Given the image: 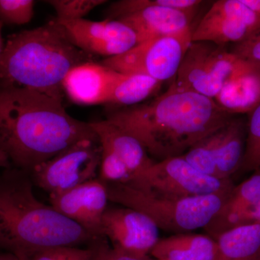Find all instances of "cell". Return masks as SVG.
I'll use <instances>...</instances> for the list:
<instances>
[{"label": "cell", "mask_w": 260, "mask_h": 260, "mask_svg": "<svg viewBox=\"0 0 260 260\" xmlns=\"http://www.w3.org/2000/svg\"><path fill=\"white\" fill-rule=\"evenodd\" d=\"M99 139L90 123L65 110L62 101L0 84V149L12 167L31 174L77 142Z\"/></svg>", "instance_id": "6da1fadb"}, {"label": "cell", "mask_w": 260, "mask_h": 260, "mask_svg": "<svg viewBox=\"0 0 260 260\" xmlns=\"http://www.w3.org/2000/svg\"><path fill=\"white\" fill-rule=\"evenodd\" d=\"M232 118L214 99L170 85L151 102L109 113L106 119L136 138L159 161L182 156Z\"/></svg>", "instance_id": "7a4b0ae2"}, {"label": "cell", "mask_w": 260, "mask_h": 260, "mask_svg": "<svg viewBox=\"0 0 260 260\" xmlns=\"http://www.w3.org/2000/svg\"><path fill=\"white\" fill-rule=\"evenodd\" d=\"M34 185L29 173L15 167L0 174V252L23 260L41 249L99 239L41 202Z\"/></svg>", "instance_id": "3957f363"}, {"label": "cell", "mask_w": 260, "mask_h": 260, "mask_svg": "<svg viewBox=\"0 0 260 260\" xmlns=\"http://www.w3.org/2000/svg\"><path fill=\"white\" fill-rule=\"evenodd\" d=\"M93 61L73 42L56 19L10 36L0 58V84L36 90L62 101L70 70Z\"/></svg>", "instance_id": "277c9868"}, {"label": "cell", "mask_w": 260, "mask_h": 260, "mask_svg": "<svg viewBox=\"0 0 260 260\" xmlns=\"http://www.w3.org/2000/svg\"><path fill=\"white\" fill-rule=\"evenodd\" d=\"M105 183L109 201L141 212L159 229L177 234L204 229L232 191L192 198H169L122 183Z\"/></svg>", "instance_id": "5b68a950"}, {"label": "cell", "mask_w": 260, "mask_h": 260, "mask_svg": "<svg viewBox=\"0 0 260 260\" xmlns=\"http://www.w3.org/2000/svg\"><path fill=\"white\" fill-rule=\"evenodd\" d=\"M256 68L222 46L191 42L171 85L215 99L228 83Z\"/></svg>", "instance_id": "8992f818"}, {"label": "cell", "mask_w": 260, "mask_h": 260, "mask_svg": "<svg viewBox=\"0 0 260 260\" xmlns=\"http://www.w3.org/2000/svg\"><path fill=\"white\" fill-rule=\"evenodd\" d=\"M126 184L145 192L169 198L223 194L235 186L231 179H219L203 174L182 156L155 161Z\"/></svg>", "instance_id": "52a82bcc"}, {"label": "cell", "mask_w": 260, "mask_h": 260, "mask_svg": "<svg viewBox=\"0 0 260 260\" xmlns=\"http://www.w3.org/2000/svg\"><path fill=\"white\" fill-rule=\"evenodd\" d=\"M102 153L99 139L80 140L36 168L32 182L49 195L70 190L98 178Z\"/></svg>", "instance_id": "ba28073f"}, {"label": "cell", "mask_w": 260, "mask_h": 260, "mask_svg": "<svg viewBox=\"0 0 260 260\" xmlns=\"http://www.w3.org/2000/svg\"><path fill=\"white\" fill-rule=\"evenodd\" d=\"M191 36L148 39L121 55L104 59L102 64L119 73L146 75L162 83L175 78L192 42Z\"/></svg>", "instance_id": "9c48e42d"}, {"label": "cell", "mask_w": 260, "mask_h": 260, "mask_svg": "<svg viewBox=\"0 0 260 260\" xmlns=\"http://www.w3.org/2000/svg\"><path fill=\"white\" fill-rule=\"evenodd\" d=\"M108 18L121 20L134 30L138 44L148 39L192 34V15L164 6V0H124L113 3Z\"/></svg>", "instance_id": "30bf717a"}, {"label": "cell", "mask_w": 260, "mask_h": 260, "mask_svg": "<svg viewBox=\"0 0 260 260\" xmlns=\"http://www.w3.org/2000/svg\"><path fill=\"white\" fill-rule=\"evenodd\" d=\"M259 30L260 17L242 0H219L192 30L191 41L225 47L242 42Z\"/></svg>", "instance_id": "8fae6325"}, {"label": "cell", "mask_w": 260, "mask_h": 260, "mask_svg": "<svg viewBox=\"0 0 260 260\" xmlns=\"http://www.w3.org/2000/svg\"><path fill=\"white\" fill-rule=\"evenodd\" d=\"M57 20L66 29L76 47L90 55L105 56L106 59L114 57L138 44L134 30L121 20L108 19L93 21L85 18L70 21Z\"/></svg>", "instance_id": "7c38bea8"}, {"label": "cell", "mask_w": 260, "mask_h": 260, "mask_svg": "<svg viewBox=\"0 0 260 260\" xmlns=\"http://www.w3.org/2000/svg\"><path fill=\"white\" fill-rule=\"evenodd\" d=\"M159 229L145 214L129 208H108L101 224V235L112 247L130 254L148 256L158 242Z\"/></svg>", "instance_id": "4fadbf2b"}, {"label": "cell", "mask_w": 260, "mask_h": 260, "mask_svg": "<svg viewBox=\"0 0 260 260\" xmlns=\"http://www.w3.org/2000/svg\"><path fill=\"white\" fill-rule=\"evenodd\" d=\"M50 205L61 215L83 228L96 238L108 208L106 183L99 177L59 194L49 195Z\"/></svg>", "instance_id": "5bb4252c"}, {"label": "cell", "mask_w": 260, "mask_h": 260, "mask_svg": "<svg viewBox=\"0 0 260 260\" xmlns=\"http://www.w3.org/2000/svg\"><path fill=\"white\" fill-rule=\"evenodd\" d=\"M260 223V169L234 186L218 213L204 228L208 236L217 239L236 228Z\"/></svg>", "instance_id": "9a60e30c"}, {"label": "cell", "mask_w": 260, "mask_h": 260, "mask_svg": "<svg viewBox=\"0 0 260 260\" xmlns=\"http://www.w3.org/2000/svg\"><path fill=\"white\" fill-rule=\"evenodd\" d=\"M246 124L232 118L225 125L197 143L206 162L219 179H229L242 166L246 140Z\"/></svg>", "instance_id": "2e32d148"}, {"label": "cell", "mask_w": 260, "mask_h": 260, "mask_svg": "<svg viewBox=\"0 0 260 260\" xmlns=\"http://www.w3.org/2000/svg\"><path fill=\"white\" fill-rule=\"evenodd\" d=\"M114 70L94 61L73 68L62 83L63 90L72 102L80 105L107 104Z\"/></svg>", "instance_id": "e0dca14e"}, {"label": "cell", "mask_w": 260, "mask_h": 260, "mask_svg": "<svg viewBox=\"0 0 260 260\" xmlns=\"http://www.w3.org/2000/svg\"><path fill=\"white\" fill-rule=\"evenodd\" d=\"M90 124L101 145L110 150L129 169L132 179L155 162L136 138L110 121L104 119Z\"/></svg>", "instance_id": "ac0fdd59"}, {"label": "cell", "mask_w": 260, "mask_h": 260, "mask_svg": "<svg viewBox=\"0 0 260 260\" xmlns=\"http://www.w3.org/2000/svg\"><path fill=\"white\" fill-rule=\"evenodd\" d=\"M216 242L209 236L177 234L159 239L150 254L155 260H214Z\"/></svg>", "instance_id": "d6986e66"}, {"label": "cell", "mask_w": 260, "mask_h": 260, "mask_svg": "<svg viewBox=\"0 0 260 260\" xmlns=\"http://www.w3.org/2000/svg\"><path fill=\"white\" fill-rule=\"evenodd\" d=\"M214 100L232 115L252 112L260 104V75L257 67L254 71L228 83Z\"/></svg>", "instance_id": "ffe728a7"}, {"label": "cell", "mask_w": 260, "mask_h": 260, "mask_svg": "<svg viewBox=\"0 0 260 260\" xmlns=\"http://www.w3.org/2000/svg\"><path fill=\"white\" fill-rule=\"evenodd\" d=\"M215 241L214 260H260V223L228 231Z\"/></svg>", "instance_id": "44dd1931"}, {"label": "cell", "mask_w": 260, "mask_h": 260, "mask_svg": "<svg viewBox=\"0 0 260 260\" xmlns=\"http://www.w3.org/2000/svg\"><path fill=\"white\" fill-rule=\"evenodd\" d=\"M160 82L146 75L114 71L107 104L136 106L155 93Z\"/></svg>", "instance_id": "7402d4cb"}, {"label": "cell", "mask_w": 260, "mask_h": 260, "mask_svg": "<svg viewBox=\"0 0 260 260\" xmlns=\"http://www.w3.org/2000/svg\"><path fill=\"white\" fill-rule=\"evenodd\" d=\"M249 114L246 124L245 152L239 169L243 172L260 169V104Z\"/></svg>", "instance_id": "603a6c76"}, {"label": "cell", "mask_w": 260, "mask_h": 260, "mask_svg": "<svg viewBox=\"0 0 260 260\" xmlns=\"http://www.w3.org/2000/svg\"><path fill=\"white\" fill-rule=\"evenodd\" d=\"M55 10L56 19L63 21L84 19L97 7L107 3L104 0H49L46 1Z\"/></svg>", "instance_id": "cb8c5ba5"}, {"label": "cell", "mask_w": 260, "mask_h": 260, "mask_svg": "<svg viewBox=\"0 0 260 260\" xmlns=\"http://www.w3.org/2000/svg\"><path fill=\"white\" fill-rule=\"evenodd\" d=\"M95 254L94 242L87 248L67 246L41 249L23 260H93Z\"/></svg>", "instance_id": "d4e9b609"}, {"label": "cell", "mask_w": 260, "mask_h": 260, "mask_svg": "<svg viewBox=\"0 0 260 260\" xmlns=\"http://www.w3.org/2000/svg\"><path fill=\"white\" fill-rule=\"evenodd\" d=\"M32 0H0V21L9 25L28 23L34 15Z\"/></svg>", "instance_id": "484cf974"}, {"label": "cell", "mask_w": 260, "mask_h": 260, "mask_svg": "<svg viewBox=\"0 0 260 260\" xmlns=\"http://www.w3.org/2000/svg\"><path fill=\"white\" fill-rule=\"evenodd\" d=\"M102 149L99 179L105 182L123 184L129 182L133 178L129 169L110 150L102 146Z\"/></svg>", "instance_id": "4316f807"}, {"label": "cell", "mask_w": 260, "mask_h": 260, "mask_svg": "<svg viewBox=\"0 0 260 260\" xmlns=\"http://www.w3.org/2000/svg\"><path fill=\"white\" fill-rule=\"evenodd\" d=\"M233 54L244 60L260 64V30L234 46Z\"/></svg>", "instance_id": "83f0119b"}, {"label": "cell", "mask_w": 260, "mask_h": 260, "mask_svg": "<svg viewBox=\"0 0 260 260\" xmlns=\"http://www.w3.org/2000/svg\"><path fill=\"white\" fill-rule=\"evenodd\" d=\"M242 2L260 17V0H242Z\"/></svg>", "instance_id": "f1b7e54d"}, {"label": "cell", "mask_w": 260, "mask_h": 260, "mask_svg": "<svg viewBox=\"0 0 260 260\" xmlns=\"http://www.w3.org/2000/svg\"><path fill=\"white\" fill-rule=\"evenodd\" d=\"M10 167H12V165L9 158L7 156L6 154L0 149V168L5 169H9Z\"/></svg>", "instance_id": "f546056e"}, {"label": "cell", "mask_w": 260, "mask_h": 260, "mask_svg": "<svg viewBox=\"0 0 260 260\" xmlns=\"http://www.w3.org/2000/svg\"><path fill=\"white\" fill-rule=\"evenodd\" d=\"M3 23L0 21V58L4 50L5 44L3 43V36H2V29H3Z\"/></svg>", "instance_id": "4dcf8cb0"}, {"label": "cell", "mask_w": 260, "mask_h": 260, "mask_svg": "<svg viewBox=\"0 0 260 260\" xmlns=\"http://www.w3.org/2000/svg\"><path fill=\"white\" fill-rule=\"evenodd\" d=\"M0 260H14L11 256L5 253L0 252Z\"/></svg>", "instance_id": "1f68e13d"}, {"label": "cell", "mask_w": 260, "mask_h": 260, "mask_svg": "<svg viewBox=\"0 0 260 260\" xmlns=\"http://www.w3.org/2000/svg\"><path fill=\"white\" fill-rule=\"evenodd\" d=\"M256 67H257L258 73L260 75V64H256Z\"/></svg>", "instance_id": "d6a6232c"}]
</instances>
